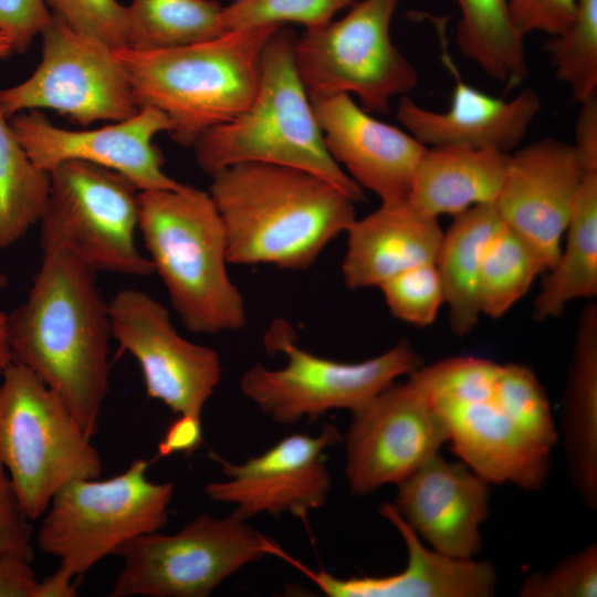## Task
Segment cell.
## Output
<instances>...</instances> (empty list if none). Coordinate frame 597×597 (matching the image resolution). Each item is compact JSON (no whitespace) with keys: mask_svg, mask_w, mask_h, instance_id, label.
<instances>
[{"mask_svg":"<svg viewBox=\"0 0 597 597\" xmlns=\"http://www.w3.org/2000/svg\"><path fill=\"white\" fill-rule=\"evenodd\" d=\"M343 440L349 492L365 496L410 476L448 442V431L408 379L394 383L354 413Z\"/></svg>","mask_w":597,"mask_h":597,"instance_id":"cell-14","label":"cell"},{"mask_svg":"<svg viewBox=\"0 0 597 597\" xmlns=\"http://www.w3.org/2000/svg\"><path fill=\"white\" fill-rule=\"evenodd\" d=\"M585 174L574 145L552 137L510 154L495 207L502 221L541 252L548 269L559 256Z\"/></svg>","mask_w":597,"mask_h":597,"instance_id":"cell-17","label":"cell"},{"mask_svg":"<svg viewBox=\"0 0 597 597\" xmlns=\"http://www.w3.org/2000/svg\"><path fill=\"white\" fill-rule=\"evenodd\" d=\"M96 272L63 251H44L27 300L8 315L13 363L64 402L88 438L109 385L112 328Z\"/></svg>","mask_w":597,"mask_h":597,"instance_id":"cell-1","label":"cell"},{"mask_svg":"<svg viewBox=\"0 0 597 597\" xmlns=\"http://www.w3.org/2000/svg\"><path fill=\"white\" fill-rule=\"evenodd\" d=\"M50 185V172L33 164L0 106V250L40 221Z\"/></svg>","mask_w":597,"mask_h":597,"instance_id":"cell-30","label":"cell"},{"mask_svg":"<svg viewBox=\"0 0 597 597\" xmlns=\"http://www.w3.org/2000/svg\"><path fill=\"white\" fill-rule=\"evenodd\" d=\"M12 363L13 360L8 331V314L0 312V376Z\"/></svg>","mask_w":597,"mask_h":597,"instance_id":"cell-45","label":"cell"},{"mask_svg":"<svg viewBox=\"0 0 597 597\" xmlns=\"http://www.w3.org/2000/svg\"><path fill=\"white\" fill-rule=\"evenodd\" d=\"M297 35L284 27L268 39L260 82L250 105L203 132L192 145L199 168L211 176L240 163H266L316 174L366 201L360 188L327 151L310 96L294 61Z\"/></svg>","mask_w":597,"mask_h":597,"instance_id":"cell-5","label":"cell"},{"mask_svg":"<svg viewBox=\"0 0 597 597\" xmlns=\"http://www.w3.org/2000/svg\"><path fill=\"white\" fill-rule=\"evenodd\" d=\"M202 443L201 419L180 415L167 427L158 443L159 458L169 457L174 453L191 454Z\"/></svg>","mask_w":597,"mask_h":597,"instance_id":"cell-42","label":"cell"},{"mask_svg":"<svg viewBox=\"0 0 597 597\" xmlns=\"http://www.w3.org/2000/svg\"><path fill=\"white\" fill-rule=\"evenodd\" d=\"M454 77L451 104L446 111H431L401 96L396 113L400 124L427 147L462 146L510 154L541 111L537 93L524 88L505 101Z\"/></svg>","mask_w":597,"mask_h":597,"instance_id":"cell-22","label":"cell"},{"mask_svg":"<svg viewBox=\"0 0 597 597\" xmlns=\"http://www.w3.org/2000/svg\"><path fill=\"white\" fill-rule=\"evenodd\" d=\"M397 488L392 505L430 547L460 559L479 554L481 526L490 514L486 480L437 453Z\"/></svg>","mask_w":597,"mask_h":597,"instance_id":"cell-19","label":"cell"},{"mask_svg":"<svg viewBox=\"0 0 597 597\" xmlns=\"http://www.w3.org/2000/svg\"><path fill=\"white\" fill-rule=\"evenodd\" d=\"M31 522L9 473L0 463V557L13 555L32 562Z\"/></svg>","mask_w":597,"mask_h":597,"instance_id":"cell-38","label":"cell"},{"mask_svg":"<svg viewBox=\"0 0 597 597\" xmlns=\"http://www.w3.org/2000/svg\"><path fill=\"white\" fill-rule=\"evenodd\" d=\"M294 334L289 323L274 321L264 343L268 352L285 355V365L270 369L256 363L240 379L245 398L283 426L316 420L331 410L345 409L354 415L399 377L423 365L407 339L375 357L345 363L303 349Z\"/></svg>","mask_w":597,"mask_h":597,"instance_id":"cell-7","label":"cell"},{"mask_svg":"<svg viewBox=\"0 0 597 597\" xmlns=\"http://www.w3.org/2000/svg\"><path fill=\"white\" fill-rule=\"evenodd\" d=\"M281 548L247 520L200 514L172 534L160 531L124 543L111 597H207L222 582Z\"/></svg>","mask_w":597,"mask_h":597,"instance_id":"cell-10","label":"cell"},{"mask_svg":"<svg viewBox=\"0 0 597 597\" xmlns=\"http://www.w3.org/2000/svg\"><path fill=\"white\" fill-rule=\"evenodd\" d=\"M108 313L112 338L139 364L147 397L201 419L222 376L217 350L182 337L168 308L142 290L116 292Z\"/></svg>","mask_w":597,"mask_h":597,"instance_id":"cell-13","label":"cell"},{"mask_svg":"<svg viewBox=\"0 0 597 597\" xmlns=\"http://www.w3.org/2000/svg\"><path fill=\"white\" fill-rule=\"evenodd\" d=\"M357 0H237L221 11L226 32L263 25L300 23L306 30L321 28Z\"/></svg>","mask_w":597,"mask_h":597,"instance_id":"cell-34","label":"cell"},{"mask_svg":"<svg viewBox=\"0 0 597 597\" xmlns=\"http://www.w3.org/2000/svg\"><path fill=\"white\" fill-rule=\"evenodd\" d=\"M282 25L228 31L190 45L138 51L114 49L138 108L153 107L171 122L169 135L184 147L207 129L244 111L254 98L263 48Z\"/></svg>","mask_w":597,"mask_h":597,"instance_id":"cell-4","label":"cell"},{"mask_svg":"<svg viewBox=\"0 0 597 597\" xmlns=\"http://www.w3.org/2000/svg\"><path fill=\"white\" fill-rule=\"evenodd\" d=\"M51 19L46 0H0V31L10 39L14 52L27 51Z\"/></svg>","mask_w":597,"mask_h":597,"instance_id":"cell-40","label":"cell"},{"mask_svg":"<svg viewBox=\"0 0 597 597\" xmlns=\"http://www.w3.org/2000/svg\"><path fill=\"white\" fill-rule=\"evenodd\" d=\"M510 154L462 146L427 147L412 179L408 201L438 218L495 203L504 184Z\"/></svg>","mask_w":597,"mask_h":597,"instance_id":"cell-24","label":"cell"},{"mask_svg":"<svg viewBox=\"0 0 597 597\" xmlns=\"http://www.w3.org/2000/svg\"><path fill=\"white\" fill-rule=\"evenodd\" d=\"M9 119L30 159L49 172L61 163L77 160L115 170L139 190L182 185L164 171L163 155L153 143L157 134L171 129L169 118L156 108L143 107L127 119L80 130L55 126L39 109Z\"/></svg>","mask_w":597,"mask_h":597,"instance_id":"cell-16","label":"cell"},{"mask_svg":"<svg viewBox=\"0 0 597 597\" xmlns=\"http://www.w3.org/2000/svg\"><path fill=\"white\" fill-rule=\"evenodd\" d=\"M13 51L10 39L0 31V59L8 57Z\"/></svg>","mask_w":597,"mask_h":597,"instance_id":"cell-46","label":"cell"},{"mask_svg":"<svg viewBox=\"0 0 597 597\" xmlns=\"http://www.w3.org/2000/svg\"><path fill=\"white\" fill-rule=\"evenodd\" d=\"M216 1H218V0H216Z\"/></svg>","mask_w":597,"mask_h":597,"instance_id":"cell-48","label":"cell"},{"mask_svg":"<svg viewBox=\"0 0 597 597\" xmlns=\"http://www.w3.org/2000/svg\"><path fill=\"white\" fill-rule=\"evenodd\" d=\"M512 22L523 36L532 32L555 35L574 19L577 0H507Z\"/></svg>","mask_w":597,"mask_h":597,"instance_id":"cell-39","label":"cell"},{"mask_svg":"<svg viewBox=\"0 0 597 597\" xmlns=\"http://www.w3.org/2000/svg\"><path fill=\"white\" fill-rule=\"evenodd\" d=\"M562 429L570 479L597 505V305L578 318L563 405Z\"/></svg>","mask_w":597,"mask_h":597,"instance_id":"cell-25","label":"cell"},{"mask_svg":"<svg viewBox=\"0 0 597 597\" xmlns=\"http://www.w3.org/2000/svg\"><path fill=\"white\" fill-rule=\"evenodd\" d=\"M50 176L39 221L42 252H66L94 272L154 273L150 260L136 245L139 189L129 178L77 160L59 164Z\"/></svg>","mask_w":597,"mask_h":597,"instance_id":"cell-9","label":"cell"},{"mask_svg":"<svg viewBox=\"0 0 597 597\" xmlns=\"http://www.w3.org/2000/svg\"><path fill=\"white\" fill-rule=\"evenodd\" d=\"M7 283H8V277H7V275L0 273V290H1L3 286H6Z\"/></svg>","mask_w":597,"mask_h":597,"instance_id":"cell-47","label":"cell"},{"mask_svg":"<svg viewBox=\"0 0 597 597\" xmlns=\"http://www.w3.org/2000/svg\"><path fill=\"white\" fill-rule=\"evenodd\" d=\"M341 440L337 427L326 423L317 436L290 434L243 463L210 452L226 480L209 482L205 492L210 500L231 505L232 513L247 521L261 514H290L305 521L328 498L332 480L326 451Z\"/></svg>","mask_w":597,"mask_h":597,"instance_id":"cell-15","label":"cell"},{"mask_svg":"<svg viewBox=\"0 0 597 597\" xmlns=\"http://www.w3.org/2000/svg\"><path fill=\"white\" fill-rule=\"evenodd\" d=\"M578 104L573 145L585 171H597V93Z\"/></svg>","mask_w":597,"mask_h":597,"instance_id":"cell-41","label":"cell"},{"mask_svg":"<svg viewBox=\"0 0 597 597\" xmlns=\"http://www.w3.org/2000/svg\"><path fill=\"white\" fill-rule=\"evenodd\" d=\"M428 400L447 428L453 452L473 472L489 483L528 491L544 485L552 451L530 437L499 401L494 387L481 396Z\"/></svg>","mask_w":597,"mask_h":597,"instance_id":"cell-20","label":"cell"},{"mask_svg":"<svg viewBox=\"0 0 597 597\" xmlns=\"http://www.w3.org/2000/svg\"><path fill=\"white\" fill-rule=\"evenodd\" d=\"M548 270L541 252L504 222L490 242L480 272L479 306L491 318L504 316Z\"/></svg>","mask_w":597,"mask_h":597,"instance_id":"cell-31","label":"cell"},{"mask_svg":"<svg viewBox=\"0 0 597 597\" xmlns=\"http://www.w3.org/2000/svg\"><path fill=\"white\" fill-rule=\"evenodd\" d=\"M41 35L42 56L35 71L0 91V106L8 118L51 109L90 125L121 122L139 111L114 49L73 30L53 13Z\"/></svg>","mask_w":597,"mask_h":597,"instance_id":"cell-12","label":"cell"},{"mask_svg":"<svg viewBox=\"0 0 597 597\" xmlns=\"http://www.w3.org/2000/svg\"><path fill=\"white\" fill-rule=\"evenodd\" d=\"M135 459L109 479H75L52 498L36 536L39 549L80 577L126 542L167 524L171 482H153Z\"/></svg>","mask_w":597,"mask_h":597,"instance_id":"cell-8","label":"cell"},{"mask_svg":"<svg viewBox=\"0 0 597 597\" xmlns=\"http://www.w3.org/2000/svg\"><path fill=\"white\" fill-rule=\"evenodd\" d=\"M544 50L575 102L597 93V0H577L572 22L551 35Z\"/></svg>","mask_w":597,"mask_h":597,"instance_id":"cell-32","label":"cell"},{"mask_svg":"<svg viewBox=\"0 0 597 597\" xmlns=\"http://www.w3.org/2000/svg\"><path fill=\"white\" fill-rule=\"evenodd\" d=\"M347 248L342 277L352 291L379 287L413 266L436 263L443 231L438 218L416 209L408 199L381 202L345 232Z\"/></svg>","mask_w":597,"mask_h":597,"instance_id":"cell-23","label":"cell"},{"mask_svg":"<svg viewBox=\"0 0 597 597\" xmlns=\"http://www.w3.org/2000/svg\"><path fill=\"white\" fill-rule=\"evenodd\" d=\"M138 231L189 332L217 335L245 327L244 298L228 273L226 232L208 191L185 184L139 190Z\"/></svg>","mask_w":597,"mask_h":597,"instance_id":"cell-3","label":"cell"},{"mask_svg":"<svg viewBox=\"0 0 597 597\" xmlns=\"http://www.w3.org/2000/svg\"><path fill=\"white\" fill-rule=\"evenodd\" d=\"M216 0H132L126 6V46L156 51L190 45L226 33Z\"/></svg>","mask_w":597,"mask_h":597,"instance_id":"cell-29","label":"cell"},{"mask_svg":"<svg viewBox=\"0 0 597 597\" xmlns=\"http://www.w3.org/2000/svg\"><path fill=\"white\" fill-rule=\"evenodd\" d=\"M399 532L406 548V567L392 575L339 578L325 570L314 572L291 558L325 595L331 597H491L498 575L488 561L460 559L423 545L392 503L379 509Z\"/></svg>","mask_w":597,"mask_h":597,"instance_id":"cell-21","label":"cell"},{"mask_svg":"<svg viewBox=\"0 0 597 597\" xmlns=\"http://www.w3.org/2000/svg\"><path fill=\"white\" fill-rule=\"evenodd\" d=\"M597 595L596 543L562 559L547 573L530 575L522 597H595Z\"/></svg>","mask_w":597,"mask_h":597,"instance_id":"cell-36","label":"cell"},{"mask_svg":"<svg viewBox=\"0 0 597 597\" xmlns=\"http://www.w3.org/2000/svg\"><path fill=\"white\" fill-rule=\"evenodd\" d=\"M400 0H357L339 20L296 38L294 61L308 94H354L368 113L386 114L390 101L418 84L415 65L392 42Z\"/></svg>","mask_w":597,"mask_h":597,"instance_id":"cell-11","label":"cell"},{"mask_svg":"<svg viewBox=\"0 0 597 597\" xmlns=\"http://www.w3.org/2000/svg\"><path fill=\"white\" fill-rule=\"evenodd\" d=\"M73 30L112 49L126 46V6L117 0H46Z\"/></svg>","mask_w":597,"mask_h":597,"instance_id":"cell-37","label":"cell"},{"mask_svg":"<svg viewBox=\"0 0 597 597\" xmlns=\"http://www.w3.org/2000/svg\"><path fill=\"white\" fill-rule=\"evenodd\" d=\"M331 157L381 202L408 199L427 146L364 111L348 94L310 96Z\"/></svg>","mask_w":597,"mask_h":597,"instance_id":"cell-18","label":"cell"},{"mask_svg":"<svg viewBox=\"0 0 597 597\" xmlns=\"http://www.w3.org/2000/svg\"><path fill=\"white\" fill-rule=\"evenodd\" d=\"M461 18L455 42L488 76L509 86L528 74L524 36L515 29L507 0H457Z\"/></svg>","mask_w":597,"mask_h":597,"instance_id":"cell-28","label":"cell"},{"mask_svg":"<svg viewBox=\"0 0 597 597\" xmlns=\"http://www.w3.org/2000/svg\"><path fill=\"white\" fill-rule=\"evenodd\" d=\"M38 584L31 562L13 555L0 557V597H35Z\"/></svg>","mask_w":597,"mask_h":597,"instance_id":"cell-43","label":"cell"},{"mask_svg":"<svg viewBox=\"0 0 597 597\" xmlns=\"http://www.w3.org/2000/svg\"><path fill=\"white\" fill-rule=\"evenodd\" d=\"M502 224L495 203H484L454 216L443 232L436 265L444 291L450 328L455 336H467L478 325L481 266L486 249Z\"/></svg>","mask_w":597,"mask_h":597,"instance_id":"cell-26","label":"cell"},{"mask_svg":"<svg viewBox=\"0 0 597 597\" xmlns=\"http://www.w3.org/2000/svg\"><path fill=\"white\" fill-rule=\"evenodd\" d=\"M494 394L535 442L553 450L557 431L551 405L531 368L515 363L500 364Z\"/></svg>","mask_w":597,"mask_h":597,"instance_id":"cell-33","label":"cell"},{"mask_svg":"<svg viewBox=\"0 0 597 597\" xmlns=\"http://www.w3.org/2000/svg\"><path fill=\"white\" fill-rule=\"evenodd\" d=\"M76 577L64 566L59 567L39 582L35 597H74L76 596Z\"/></svg>","mask_w":597,"mask_h":597,"instance_id":"cell-44","label":"cell"},{"mask_svg":"<svg viewBox=\"0 0 597 597\" xmlns=\"http://www.w3.org/2000/svg\"><path fill=\"white\" fill-rule=\"evenodd\" d=\"M210 178L229 264L306 270L356 219L347 193L301 168L240 163Z\"/></svg>","mask_w":597,"mask_h":597,"instance_id":"cell-2","label":"cell"},{"mask_svg":"<svg viewBox=\"0 0 597 597\" xmlns=\"http://www.w3.org/2000/svg\"><path fill=\"white\" fill-rule=\"evenodd\" d=\"M564 234L566 245L533 302L536 322L559 317L572 301L597 296V171L584 175Z\"/></svg>","mask_w":597,"mask_h":597,"instance_id":"cell-27","label":"cell"},{"mask_svg":"<svg viewBox=\"0 0 597 597\" xmlns=\"http://www.w3.org/2000/svg\"><path fill=\"white\" fill-rule=\"evenodd\" d=\"M379 289L391 315L418 327L434 323L444 304V291L436 263L406 270Z\"/></svg>","mask_w":597,"mask_h":597,"instance_id":"cell-35","label":"cell"},{"mask_svg":"<svg viewBox=\"0 0 597 597\" xmlns=\"http://www.w3.org/2000/svg\"><path fill=\"white\" fill-rule=\"evenodd\" d=\"M1 376L0 463L35 521L65 483L100 478L102 459L64 402L31 369L12 363Z\"/></svg>","mask_w":597,"mask_h":597,"instance_id":"cell-6","label":"cell"}]
</instances>
